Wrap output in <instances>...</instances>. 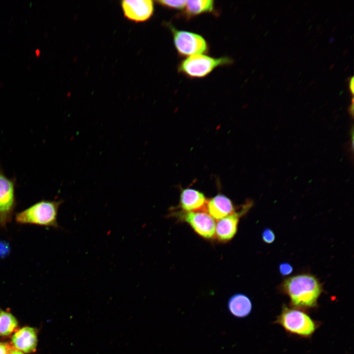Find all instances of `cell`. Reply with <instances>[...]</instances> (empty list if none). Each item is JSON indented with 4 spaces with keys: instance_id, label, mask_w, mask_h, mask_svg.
I'll return each instance as SVG.
<instances>
[{
    "instance_id": "cell-1",
    "label": "cell",
    "mask_w": 354,
    "mask_h": 354,
    "mask_svg": "<svg viewBox=\"0 0 354 354\" xmlns=\"http://www.w3.org/2000/svg\"><path fill=\"white\" fill-rule=\"evenodd\" d=\"M281 289L289 296L291 306L304 310L318 307V300L323 292L322 285L318 280L308 274L288 278L284 281Z\"/></svg>"
},
{
    "instance_id": "cell-2",
    "label": "cell",
    "mask_w": 354,
    "mask_h": 354,
    "mask_svg": "<svg viewBox=\"0 0 354 354\" xmlns=\"http://www.w3.org/2000/svg\"><path fill=\"white\" fill-rule=\"evenodd\" d=\"M274 324H279L290 335L310 338L322 324L313 320L304 310L283 304Z\"/></svg>"
},
{
    "instance_id": "cell-3",
    "label": "cell",
    "mask_w": 354,
    "mask_h": 354,
    "mask_svg": "<svg viewBox=\"0 0 354 354\" xmlns=\"http://www.w3.org/2000/svg\"><path fill=\"white\" fill-rule=\"evenodd\" d=\"M62 200H42L24 210L18 213L16 221L19 224H30L59 227L57 222L58 212Z\"/></svg>"
},
{
    "instance_id": "cell-4",
    "label": "cell",
    "mask_w": 354,
    "mask_h": 354,
    "mask_svg": "<svg viewBox=\"0 0 354 354\" xmlns=\"http://www.w3.org/2000/svg\"><path fill=\"white\" fill-rule=\"evenodd\" d=\"M232 62V59L226 57L213 58L198 54L188 57L182 60L178 70L188 77L200 78L207 76L217 67Z\"/></svg>"
},
{
    "instance_id": "cell-5",
    "label": "cell",
    "mask_w": 354,
    "mask_h": 354,
    "mask_svg": "<svg viewBox=\"0 0 354 354\" xmlns=\"http://www.w3.org/2000/svg\"><path fill=\"white\" fill-rule=\"evenodd\" d=\"M169 27L173 35L175 46L180 56L188 57L208 51L207 43L201 35L177 30L170 24Z\"/></svg>"
},
{
    "instance_id": "cell-6",
    "label": "cell",
    "mask_w": 354,
    "mask_h": 354,
    "mask_svg": "<svg viewBox=\"0 0 354 354\" xmlns=\"http://www.w3.org/2000/svg\"><path fill=\"white\" fill-rule=\"evenodd\" d=\"M15 181L7 177L0 166V224L5 227L12 218L16 205Z\"/></svg>"
},
{
    "instance_id": "cell-7",
    "label": "cell",
    "mask_w": 354,
    "mask_h": 354,
    "mask_svg": "<svg viewBox=\"0 0 354 354\" xmlns=\"http://www.w3.org/2000/svg\"><path fill=\"white\" fill-rule=\"evenodd\" d=\"M182 219L188 223L199 235L206 239L215 236V222L206 211L184 212Z\"/></svg>"
},
{
    "instance_id": "cell-8",
    "label": "cell",
    "mask_w": 354,
    "mask_h": 354,
    "mask_svg": "<svg viewBox=\"0 0 354 354\" xmlns=\"http://www.w3.org/2000/svg\"><path fill=\"white\" fill-rule=\"evenodd\" d=\"M121 5L124 16L135 22L148 20L154 12L153 2L150 0H125Z\"/></svg>"
},
{
    "instance_id": "cell-9",
    "label": "cell",
    "mask_w": 354,
    "mask_h": 354,
    "mask_svg": "<svg viewBox=\"0 0 354 354\" xmlns=\"http://www.w3.org/2000/svg\"><path fill=\"white\" fill-rule=\"evenodd\" d=\"M247 208L244 207L240 211L234 212L217 221L215 226V236L218 240L226 242L235 236L239 218Z\"/></svg>"
},
{
    "instance_id": "cell-10",
    "label": "cell",
    "mask_w": 354,
    "mask_h": 354,
    "mask_svg": "<svg viewBox=\"0 0 354 354\" xmlns=\"http://www.w3.org/2000/svg\"><path fill=\"white\" fill-rule=\"evenodd\" d=\"M180 207L184 212L206 211L207 200L204 194L192 188L181 190L180 195Z\"/></svg>"
},
{
    "instance_id": "cell-11",
    "label": "cell",
    "mask_w": 354,
    "mask_h": 354,
    "mask_svg": "<svg viewBox=\"0 0 354 354\" xmlns=\"http://www.w3.org/2000/svg\"><path fill=\"white\" fill-rule=\"evenodd\" d=\"M206 211L214 219L219 220L235 212L231 200L219 194L207 201Z\"/></svg>"
},
{
    "instance_id": "cell-12",
    "label": "cell",
    "mask_w": 354,
    "mask_h": 354,
    "mask_svg": "<svg viewBox=\"0 0 354 354\" xmlns=\"http://www.w3.org/2000/svg\"><path fill=\"white\" fill-rule=\"evenodd\" d=\"M12 342L18 350L26 353L33 352L37 345V336L34 329L30 327H25L12 337Z\"/></svg>"
},
{
    "instance_id": "cell-13",
    "label": "cell",
    "mask_w": 354,
    "mask_h": 354,
    "mask_svg": "<svg viewBox=\"0 0 354 354\" xmlns=\"http://www.w3.org/2000/svg\"><path fill=\"white\" fill-rule=\"evenodd\" d=\"M228 306L233 315L240 318L248 316L252 309L250 299L242 294H236L232 295L228 300Z\"/></svg>"
},
{
    "instance_id": "cell-14",
    "label": "cell",
    "mask_w": 354,
    "mask_h": 354,
    "mask_svg": "<svg viewBox=\"0 0 354 354\" xmlns=\"http://www.w3.org/2000/svg\"><path fill=\"white\" fill-rule=\"evenodd\" d=\"M214 1L211 0H186L185 14L189 18L211 12L214 9Z\"/></svg>"
},
{
    "instance_id": "cell-15",
    "label": "cell",
    "mask_w": 354,
    "mask_h": 354,
    "mask_svg": "<svg viewBox=\"0 0 354 354\" xmlns=\"http://www.w3.org/2000/svg\"><path fill=\"white\" fill-rule=\"evenodd\" d=\"M16 318L11 314L0 309V335L10 334L17 327Z\"/></svg>"
},
{
    "instance_id": "cell-16",
    "label": "cell",
    "mask_w": 354,
    "mask_h": 354,
    "mask_svg": "<svg viewBox=\"0 0 354 354\" xmlns=\"http://www.w3.org/2000/svg\"><path fill=\"white\" fill-rule=\"evenodd\" d=\"M156 2L169 9L181 10L184 9L186 0H158Z\"/></svg>"
},
{
    "instance_id": "cell-17",
    "label": "cell",
    "mask_w": 354,
    "mask_h": 354,
    "mask_svg": "<svg viewBox=\"0 0 354 354\" xmlns=\"http://www.w3.org/2000/svg\"><path fill=\"white\" fill-rule=\"evenodd\" d=\"M275 235L270 229H265L262 234L263 240L266 243H271L275 240Z\"/></svg>"
},
{
    "instance_id": "cell-18",
    "label": "cell",
    "mask_w": 354,
    "mask_h": 354,
    "mask_svg": "<svg viewBox=\"0 0 354 354\" xmlns=\"http://www.w3.org/2000/svg\"><path fill=\"white\" fill-rule=\"evenodd\" d=\"M279 271L283 275L290 274L293 271V267L288 263H282L279 266Z\"/></svg>"
},
{
    "instance_id": "cell-19",
    "label": "cell",
    "mask_w": 354,
    "mask_h": 354,
    "mask_svg": "<svg viewBox=\"0 0 354 354\" xmlns=\"http://www.w3.org/2000/svg\"><path fill=\"white\" fill-rule=\"evenodd\" d=\"M13 350L7 344L0 343V354H9Z\"/></svg>"
},
{
    "instance_id": "cell-20",
    "label": "cell",
    "mask_w": 354,
    "mask_h": 354,
    "mask_svg": "<svg viewBox=\"0 0 354 354\" xmlns=\"http://www.w3.org/2000/svg\"><path fill=\"white\" fill-rule=\"evenodd\" d=\"M9 247L7 243L0 242V256H5L9 252Z\"/></svg>"
},
{
    "instance_id": "cell-21",
    "label": "cell",
    "mask_w": 354,
    "mask_h": 354,
    "mask_svg": "<svg viewBox=\"0 0 354 354\" xmlns=\"http://www.w3.org/2000/svg\"><path fill=\"white\" fill-rule=\"evenodd\" d=\"M350 88L352 92H354V78L352 77L350 82Z\"/></svg>"
},
{
    "instance_id": "cell-22",
    "label": "cell",
    "mask_w": 354,
    "mask_h": 354,
    "mask_svg": "<svg viewBox=\"0 0 354 354\" xmlns=\"http://www.w3.org/2000/svg\"><path fill=\"white\" fill-rule=\"evenodd\" d=\"M9 354H23L22 352L19 351H15L13 350L12 351H11Z\"/></svg>"
}]
</instances>
